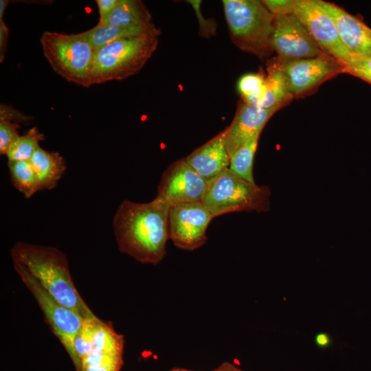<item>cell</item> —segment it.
I'll return each mask as SVG.
<instances>
[{
    "instance_id": "obj_13",
    "label": "cell",
    "mask_w": 371,
    "mask_h": 371,
    "mask_svg": "<svg viewBox=\"0 0 371 371\" xmlns=\"http://www.w3.org/2000/svg\"><path fill=\"white\" fill-rule=\"evenodd\" d=\"M281 108L265 109L244 102L240 103L231 124L224 129L229 157L245 143L260 135L270 117Z\"/></svg>"
},
{
    "instance_id": "obj_20",
    "label": "cell",
    "mask_w": 371,
    "mask_h": 371,
    "mask_svg": "<svg viewBox=\"0 0 371 371\" xmlns=\"http://www.w3.org/2000/svg\"><path fill=\"white\" fill-rule=\"evenodd\" d=\"M124 346L93 348L80 361L77 371H120L123 365Z\"/></svg>"
},
{
    "instance_id": "obj_30",
    "label": "cell",
    "mask_w": 371,
    "mask_h": 371,
    "mask_svg": "<svg viewBox=\"0 0 371 371\" xmlns=\"http://www.w3.org/2000/svg\"><path fill=\"white\" fill-rule=\"evenodd\" d=\"M120 0H96L98 5L100 20L98 23H103L110 15L112 11L118 4Z\"/></svg>"
},
{
    "instance_id": "obj_8",
    "label": "cell",
    "mask_w": 371,
    "mask_h": 371,
    "mask_svg": "<svg viewBox=\"0 0 371 371\" xmlns=\"http://www.w3.org/2000/svg\"><path fill=\"white\" fill-rule=\"evenodd\" d=\"M214 216L202 201L170 206L168 236L178 248L193 251L207 240L206 232Z\"/></svg>"
},
{
    "instance_id": "obj_24",
    "label": "cell",
    "mask_w": 371,
    "mask_h": 371,
    "mask_svg": "<svg viewBox=\"0 0 371 371\" xmlns=\"http://www.w3.org/2000/svg\"><path fill=\"white\" fill-rule=\"evenodd\" d=\"M99 321L96 316L83 319L74 342V357L71 360L76 370L80 360L93 348V336Z\"/></svg>"
},
{
    "instance_id": "obj_6",
    "label": "cell",
    "mask_w": 371,
    "mask_h": 371,
    "mask_svg": "<svg viewBox=\"0 0 371 371\" xmlns=\"http://www.w3.org/2000/svg\"><path fill=\"white\" fill-rule=\"evenodd\" d=\"M40 43L44 56L57 74L78 85H92L95 49L81 33L46 31L42 34Z\"/></svg>"
},
{
    "instance_id": "obj_23",
    "label": "cell",
    "mask_w": 371,
    "mask_h": 371,
    "mask_svg": "<svg viewBox=\"0 0 371 371\" xmlns=\"http://www.w3.org/2000/svg\"><path fill=\"white\" fill-rule=\"evenodd\" d=\"M43 140V134L36 127L32 128L12 144L6 154L8 161H30Z\"/></svg>"
},
{
    "instance_id": "obj_3",
    "label": "cell",
    "mask_w": 371,
    "mask_h": 371,
    "mask_svg": "<svg viewBox=\"0 0 371 371\" xmlns=\"http://www.w3.org/2000/svg\"><path fill=\"white\" fill-rule=\"evenodd\" d=\"M159 30L121 38L95 51L91 85L124 80L139 71L155 51Z\"/></svg>"
},
{
    "instance_id": "obj_1",
    "label": "cell",
    "mask_w": 371,
    "mask_h": 371,
    "mask_svg": "<svg viewBox=\"0 0 371 371\" xmlns=\"http://www.w3.org/2000/svg\"><path fill=\"white\" fill-rule=\"evenodd\" d=\"M170 205L157 198L147 203L124 200L113 219L120 250L144 264L157 265L165 257Z\"/></svg>"
},
{
    "instance_id": "obj_28",
    "label": "cell",
    "mask_w": 371,
    "mask_h": 371,
    "mask_svg": "<svg viewBox=\"0 0 371 371\" xmlns=\"http://www.w3.org/2000/svg\"><path fill=\"white\" fill-rule=\"evenodd\" d=\"M262 1L267 8L276 16L294 13L295 0H265Z\"/></svg>"
},
{
    "instance_id": "obj_14",
    "label": "cell",
    "mask_w": 371,
    "mask_h": 371,
    "mask_svg": "<svg viewBox=\"0 0 371 371\" xmlns=\"http://www.w3.org/2000/svg\"><path fill=\"white\" fill-rule=\"evenodd\" d=\"M333 19L339 36L354 56L371 54V28L357 17L330 2L317 0Z\"/></svg>"
},
{
    "instance_id": "obj_35",
    "label": "cell",
    "mask_w": 371,
    "mask_h": 371,
    "mask_svg": "<svg viewBox=\"0 0 371 371\" xmlns=\"http://www.w3.org/2000/svg\"><path fill=\"white\" fill-rule=\"evenodd\" d=\"M181 371H194V370H187V369L181 368ZM213 371H216V370H214Z\"/></svg>"
},
{
    "instance_id": "obj_15",
    "label": "cell",
    "mask_w": 371,
    "mask_h": 371,
    "mask_svg": "<svg viewBox=\"0 0 371 371\" xmlns=\"http://www.w3.org/2000/svg\"><path fill=\"white\" fill-rule=\"evenodd\" d=\"M186 159L207 182L229 168L230 157L226 148L225 130L194 150Z\"/></svg>"
},
{
    "instance_id": "obj_26",
    "label": "cell",
    "mask_w": 371,
    "mask_h": 371,
    "mask_svg": "<svg viewBox=\"0 0 371 371\" xmlns=\"http://www.w3.org/2000/svg\"><path fill=\"white\" fill-rule=\"evenodd\" d=\"M343 73L355 76L371 85V54L351 56L339 62Z\"/></svg>"
},
{
    "instance_id": "obj_21",
    "label": "cell",
    "mask_w": 371,
    "mask_h": 371,
    "mask_svg": "<svg viewBox=\"0 0 371 371\" xmlns=\"http://www.w3.org/2000/svg\"><path fill=\"white\" fill-rule=\"evenodd\" d=\"M10 181L25 198L41 190L30 161H8Z\"/></svg>"
},
{
    "instance_id": "obj_29",
    "label": "cell",
    "mask_w": 371,
    "mask_h": 371,
    "mask_svg": "<svg viewBox=\"0 0 371 371\" xmlns=\"http://www.w3.org/2000/svg\"><path fill=\"white\" fill-rule=\"evenodd\" d=\"M0 119L7 120L17 124L24 123L30 120V117H27L14 109L9 108L5 105H1Z\"/></svg>"
},
{
    "instance_id": "obj_11",
    "label": "cell",
    "mask_w": 371,
    "mask_h": 371,
    "mask_svg": "<svg viewBox=\"0 0 371 371\" xmlns=\"http://www.w3.org/2000/svg\"><path fill=\"white\" fill-rule=\"evenodd\" d=\"M294 14L306 27L324 54L339 62L353 56L342 43L333 19L317 0H296Z\"/></svg>"
},
{
    "instance_id": "obj_10",
    "label": "cell",
    "mask_w": 371,
    "mask_h": 371,
    "mask_svg": "<svg viewBox=\"0 0 371 371\" xmlns=\"http://www.w3.org/2000/svg\"><path fill=\"white\" fill-rule=\"evenodd\" d=\"M271 43L273 51L284 63L313 58L323 53L294 13L276 16Z\"/></svg>"
},
{
    "instance_id": "obj_27",
    "label": "cell",
    "mask_w": 371,
    "mask_h": 371,
    "mask_svg": "<svg viewBox=\"0 0 371 371\" xmlns=\"http://www.w3.org/2000/svg\"><path fill=\"white\" fill-rule=\"evenodd\" d=\"M19 124L0 119V154L6 155L9 148L19 137Z\"/></svg>"
},
{
    "instance_id": "obj_5",
    "label": "cell",
    "mask_w": 371,
    "mask_h": 371,
    "mask_svg": "<svg viewBox=\"0 0 371 371\" xmlns=\"http://www.w3.org/2000/svg\"><path fill=\"white\" fill-rule=\"evenodd\" d=\"M270 196L267 186L250 183L227 168L207 182L202 202L215 218L237 212H267Z\"/></svg>"
},
{
    "instance_id": "obj_4",
    "label": "cell",
    "mask_w": 371,
    "mask_h": 371,
    "mask_svg": "<svg viewBox=\"0 0 371 371\" xmlns=\"http://www.w3.org/2000/svg\"><path fill=\"white\" fill-rule=\"evenodd\" d=\"M223 4L234 43L260 58L271 55L276 16L260 1L224 0Z\"/></svg>"
},
{
    "instance_id": "obj_16",
    "label": "cell",
    "mask_w": 371,
    "mask_h": 371,
    "mask_svg": "<svg viewBox=\"0 0 371 371\" xmlns=\"http://www.w3.org/2000/svg\"><path fill=\"white\" fill-rule=\"evenodd\" d=\"M41 190L54 189L64 175L67 164L58 153L37 148L30 160Z\"/></svg>"
},
{
    "instance_id": "obj_32",
    "label": "cell",
    "mask_w": 371,
    "mask_h": 371,
    "mask_svg": "<svg viewBox=\"0 0 371 371\" xmlns=\"http://www.w3.org/2000/svg\"><path fill=\"white\" fill-rule=\"evenodd\" d=\"M314 341L315 345L320 348H326L329 347L333 342L330 335L324 332L317 333L315 337Z\"/></svg>"
},
{
    "instance_id": "obj_19",
    "label": "cell",
    "mask_w": 371,
    "mask_h": 371,
    "mask_svg": "<svg viewBox=\"0 0 371 371\" xmlns=\"http://www.w3.org/2000/svg\"><path fill=\"white\" fill-rule=\"evenodd\" d=\"M98 24L126 27L153 25L150 12L138 0H120L108 18Z\"/></svg>"
},
{
    "instance_id": "obj_18",
    "label": "cell",
    "mask_w": 371,
    "mask_h": 371,
    "mask_svg": "<svg viewBox=\"0 0 371 371\" xmlns=\"http://www.w3.org/2000/svg\"><path fill=\"white\" fill-rule=\"evenodd\" d=\"M157 29L153 25L141 26H117L109 24H98L81 34L96 50L113 41L140 35Z\"/></svg>"
},
{
    "instance_id": "obj_37",
    "label": "cell",
    "mask_w": 371,
    "mask_h": 371,
    "mask_svg": "<svg viewBox=\"0 0 371 371\" xmlns=\"http://www.w3.org/2000/svg\"><path fill=\"white\" fill-rule=\"evenodd\" d=\"M178 371H181V368H178Z\"/></svg>"
},
{
    "instance_id": "obj_22",
    "label": "cell",
    "mask_w": 371,
    "mask_h": 371,
    "mask_svg": "<svg viewBox=\"0 0 371 371\" xmlns=\"http://www.w3.org/2000/svg\"><path fill=\"white\" fill-rule=\"evenodd\" d=\"M260 135L240 147L231 157L229 168L245 180L256 183L253 165Z\"/></svg>"
},
{
    "instance_id": "obj_2",
    "label": "cell",
    "mask_w": 371,
    "mask_h": 371,
    "mask_svg": "<svg viewBox=\"0 0 371 371\" xmlns=\"http://www.w3.org/2000/svg\"><path fill=\"white\" fill-rule=\"evenodd\" d=\"M12 260L23 265L60 304L83 319L95 317L78 292L65 255L58 249L19 241L10 249Z\"/></svg>"
},
{
    "instance_id": "obj_17",
    "label": "cell",
    "mask_w": 371,
    "mask_h": 371,
    "mask_svg": "<svg viewBox=\"0 0 371 371\" xmlns=\"http://www.w3.org/2000/svg\"><path fill=\"white\" fill-rule=\"evenodd\" d=\"M282 67V62L271 61L267 66L265 91L259 107H283L293 98Z\"/></svg>"
},
{
    "instance_id": "obj_25",
    "label": "cell",
    "mask_w": 371,
    "mask_h": 371,
    "mask_svg": "<svg viewBox=\"0 0 371 371\" xmlns=\"http://www.w3.org/2000/svg\"><path fill=\"white\" fill-rule=\"evenodd\" d=\"M265 79L260 73L247 74L240 78L238 89L244 102L259 106L265 91Z\"/></svg>"
},
{
    "instance_id": "obj_7",
    "label": "cell",
    "mask_w": 371,
    "mask_h": 371,
    "mask_svg": "<svg viewBox=\"0 0 371 371\" xmlns=\"http://www.w3.org/2000/svg\"><path fill=\"white\" fill-rule=\"evenodd\" d=\"M22 282L37 301L52 332L69 355L74 357V342L83 318L57 302L20 262L12 260Z\"/></svg>"
},
{
    "instance_id": "obj_9",
    "label": "cell",
    "mask_w": 371,
    "mask_h": 371,
    "mask_svg": "<svg viewBox=\"0 0 371 371\" xmlns=\"http://www.w3.org/2000/svg\"><path fill=\"white\" fill-rule=\"evenodd\" d=\"M207 186V182L183 157L172 163L164 170L156 198L170 206L202 201Z\"/></svg>"
},
{
    "instance_id": "obj_31",
    "label": "cell",
    "mask_w": 371,
    "mask_h": 371,
    "mask_svg": "<svg viewBox=\"0 0 371 371\" xmlns=\"http://www.w3.org/2000/svg\"><path fill=\"white\" fill-rule=\"evenodd\" d=\"M9 29L4 21L0 20V62L2 63L6 52Z\"/></svg>"
},
{
    "instance_id": "obj_33",
    "label": "cell",
    "mask_w": 371,
    "mask_h": 371,
    "mask_svg": "<svg viewBox=\"0 0 371 371\" xmlns=\"http://www.w3.org/2000/svg\"><path fill=\"white\" fill-rule=\"evenodd\" d=\"M214 370L216 371H243L230 362H223Z\"/></svg>"
},
{
    "instance_id": "obj_36",
    "label": "cell",
    "mask_w": 371,
    "mask_h": 371,
    "mask_svg": "<svg viewBox=\"0 0 371 371\" xmlns=\"http://www.w3.org/2000/svg\"><path fill=\"white\" fill-rule=\"evenodd\" d=\"M170 371H178V368H173V369H172V370H170Z\"/></svg>"
},
{
    "instance_id": "obj_34",
    "label": "cell",
    "mask_w": 371,
    "mask_h": 371,
    "mask_svg": "<svg viewBox=\"0 0 371 371\" xmlns=\"http://www.w3.org/2000/svg\"><path fill=\"white\" fill-rule=\"evenodd\" d=\"M9 4V1L7 0H0V20L3 19V14L7 6Z\"/></svg>"
},
{
    "instance_id": "obj_12",
    "label": "cell",
    "mask_w": 371,
    "mask_h": 371,
    "mask_svg": "<svg viewBox=\"0 0 371 371\" xmlns=\"http://www.w3.org/2000/svg\"><path fill=\"white\" fill-rule=\"evenodd\" d=\"M282 67L293 96L306 93L343 73L341 63L324 53L313 58L282 62Z\"/></svg>"
}]
</instances>
